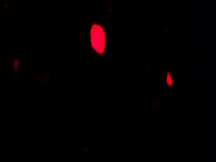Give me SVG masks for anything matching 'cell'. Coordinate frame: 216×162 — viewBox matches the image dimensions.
<instances>
[{
  "instance_id": "6da1fadb",
  "label": "cell",
  "mask_w": 216,
  "mask_h": 162,
  "mask_svg": "<svg viewBox=\"0 0 216 162\" xmlns=\"http://www.w3.org/2000/svg\"><path fill=\"white\" fill-rule=\"evenodd\" d=\"M91 43L94 50H96L99 53H103L105 44H106V37L103 28L98 25H93L91 29Z\"/></svg>"
}]
</instances>
